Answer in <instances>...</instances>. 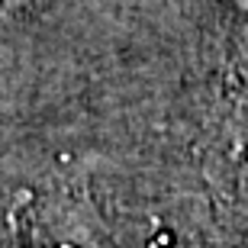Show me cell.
I'll list each match as a JSON object with an SVG mask.
<instances>
[{
  "label": "cell",
  "mask_w": 248,
  "mask_h": 248,
  "mask_svg": "<svg viewBox=\"0 0 248 248\" xmlns=\"http://www.w3.org/2000/svg\"><path fill=\"white\" fill-rule=\"evenodd\" d=\"M226 3H229V7H235V10H245V13H248V0H226Z\"/></svg>",
  "instance_id": "1"
}]
</instances>
